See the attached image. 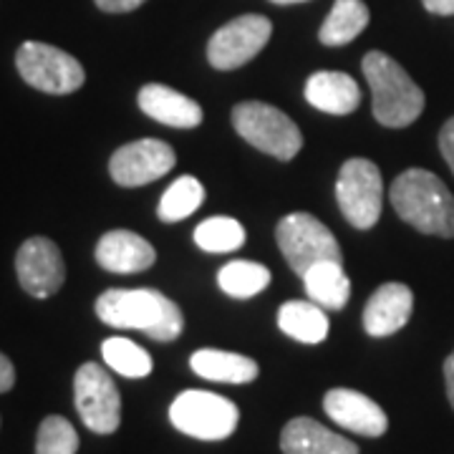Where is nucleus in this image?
Here are the masks:
<instances>
[{
    "instance_id": "1",
    "label": "nucleus",
    "mask_w": 454,
    "mask_h": 454,
    "mask_svg": "<svg viewBox=\"0 0 454 454\" xmlns=\"http://www.w3.org/2000/svg\"><path fill=\"white\" fill-rule=\"evenodd\" d=\"M97 316L112 328L142 331L154 340H175L184 328L182 310L172 298L154 288H112L97 301Z\"/></svg>"
},
{
    "instance_id": "2",
    "label": "nucleus",
    "mask_w": 454,
    "mask_h": 454,
    "mask_svg": "<svg viewBox=\"0 0 454 454\" xmlns=\"http://www.w3.org/2000/svg\"><path fill=\"white\" fill-rule=\"evenodd\" d=\"M389 200L396 215L424 235L454 238V195L429 169H406L394 179Z\"/></svg>"
},
{
    "instance_id": "3",
    "label": "nucleus",
    "mask_w": 454,
    "mask_h": 454,
    "mask_svg": "<svg viewBox=\"0 0 454 454\" xmlns=\"http://www.w3.org/2000/svg\"><path fill=\"white\" fill-rule=\"evenodd\" d=\"M364 76L372 86L373 116L379 124L402 129L424 112V91L402 66L381 51L364 56Z\"/></svg>"
},
{
    "instance_id": "4",
    "label": "nucleus",
    "mask_w": 454,
    "mask_h": 454,
    "mask_svg": "<svg viewBox=\"0 0 454 454\" xmlns=\"http://www.w3.org/2000/svg\"><path fill=\"white\" fill-rule=\"evenodd\" d=\"M232 127L245 142L280 162H291L303 146V134L291 116L262 101L238 104L232 109Z\"/></svg>"
},
{
    "instance_id": "5",
    "label": "nucleus",
    "mask_w": 454,
    "mask_h": 454,
    "mask_svg": "<svg viewBox=\"0 0 454 454\" xmlns=\"http://www.w3.org/2000/svg\"><path fill=\"white\" fill-rule=\"evenodd\" d=\"M16 66L23 82L56 97L74 94L86 82L83 66L71 53L41 41H26L16 53Z\"/></svg>"
},
{
    "instance_id": "6",
    "label": "nucleus",
    "mask_w": 454,
    "mask_h": 454,
    "mask_svg": "<svg viewBox=\"0 0 454 454\" xmlns=\"http://www.w3.org/2000/svg\"><path fill=\"white\" fill-rule=\"evenodd\" d=\"M169 419L179 432L205 442L227 439L240 419L238 406L212 391H182L169 406Z\"/></svg>"
},
{
    "instance_id": "7",
    "label": "nucleus",
    "mask_w": 454,
    "mask_h": 454,
    "mask_svg": "<svg viewBox=\"0 0 454 454\" xmlns=\"http://www.w3.org/2000/svg\"><path fill=\"white\" fill-rule=\"evenodd\" d=\"M276 240L280 253L301 278L321 260H340L339 240L318 217L309 212L286 215L276 227Z\"/></svg>"
},
{
    "instance_id": "8",
    "label": "nucleus",
    "mask_w": 454,
    "mask_h": 454,
    "mask_svg": "<svg viewBox=\"0 0 454 454\" xmlns=\"http://www.w3.org/2000/svg\"><path fill=\"white\" fill-rule=\"evenodd\" d=\"M336 200L343 217L358 230H372L384 207V179L372 160H348L336 179Z\"/></svg>"
},
{
    "instance_id": "9",
    "label": "nucleus",
    "mask_w": 454,
    "mask_h": 454,
    "mask_svg": "<svg viewBox=\"0 0 454 454\" xmlns=\"http://www.w3.org/2000/svg\"><path fill=\"white\" fill-rule=\"evenodd\" d=\"M74 399L82 422L97 434H112L121 424V396L98 364H83L74 376Z\"/></svg>"
},
{
    "instance_id": "10",
    "label": "nucleus",
    "mask_w": 454,
    "mask_h": 454,
    "mask_svg": "<svg viewBox=\"0 0 454 454\" xmlns=\"http://www.w3.org/2000/svg\"><path fill=\"white\" fill-rule=\"evenodd\" d=\"M273 26L265 16H240L225 23L207 43V59L220 71H232L253 61L270 41Z\"/></svg>"
},
{
    "instance_id": "11",
    "label": "nucleus",
    "mask_w": 454,
    "mask_h": 454,
    "mask_svg": "<svg viewBox=\"0 0 454 454\" xmlns=\"http://www.w3.org/2000/svg\"><path fill=\"white\" fill-rule=\"evenodd\" d=\"M177 162L175 149L162 139H139L119 146L109 160L112 179L121 187H142L164 177Z\"/></svg>"
},
{
    "instance_id": "12",
    "label": "nucleus",
    "mask_w": 454,
    "mask_h": 454,
    "mask_svg": "<svg viewBox=\"0 0 454 454\" xmlns=\"http://www.w3.org/2000/svg\"><path fill=\"white\" fill-rule=\"evenodd\" d=\"M16 273L23 291L33 298H49L66 280L61 250L49 238H31L20 245L16 255Z\"/></svg>"
},
{
    "instance_id": "13",
    "label": "nucleus",
    "mask_w": 454,
    "mask_h": 454,
    "mask_svg": "<svg viewBox=\"0 0 454 454\" xmlns=\"http://www.w3.org/2000/svg\"><path fill=\"white\" fill-rule=\"evenodd\" d=\"M325 414L333 422L364 437H381L389 429V417L366 394L354 389H331L324 396Z\"/></svg>"
},
{
    "instance_id": "14",
    "label": "nucleus",
    "mask_w": 454,
    "mask_h": 454,
    "mask_svg": "<svg viewBox=\"0 0 454 454\" xmlns=\"http://www.w3.org/2000/svg\"><path fill=\"white\" fill-rule=\"evenodd\" d=\"M414 310V293L404 283H384L366 301L364 328L373 339H384L402 331Z\"/></svg>"
},
{
    "instance_id": "15",
    "label": "nucleus",
    "mask_w": 454,
    "mask_h": 454,
    "mask_svg": "<svg viewBox=\"0 0 454 454\" xmlns=\"http://www.w3.org/2000/svg\"><path fill=\"white\" fill-rule=\"evenodd\" d=\"M157 260L154 247L129 230H112L97 245V262L109 273H142Z\"/></svg>"
},
{
    "instance_id": "16",
    "label": "nucleus",
    "mask_w": 454,
    "mask_h": 454,
    "mask_svg": "<svg viewBox=\"0 0 454 454\" xmlns=\"http://www.w3.org/2000/svg\"><path fill=\"white\" fill-rule=\"evenodd\" d=\"M283 454H358V447L310 417H295L280 434Z\"/></svg>"
},
{
    "instance_id": "17",
    "label": "nucleus",
    "mask_w": 454,
    "mask_h": 454,
    "mask_svg": "<svg viewBox=\"0 0 454 454\" xmlns=\"http://www.w3.org/2000/svg\"><path fill=\"white\" fill-rule=\"evenodd\" d=\"M139 106L154 121L175 129H192L202 121V106L195 98L184 97L164 83H146L139 91Z\"/></svg>"
},
{
    "instance_id": "18",
    "label": "nucleus",
    "mask_w": 454,
    "mask_h": 454,
    "mask_svg": "<svg viewBox=\"0 0 454 454\" xmlns=\"http://www.w3.org/2000/svg\"><path fill=\"white\" fill-rule=\"evenodd\" d=\"M306 98L318 112L343 116L356 112V106L361 104V89L348 74L318 71L306 82Z\"/></svg>"
},
{
    "instance_id": "19",
    "label": "nucleus",
    "mask_w": 454,
    "mask_h": 454,
    "mask_svg": "<svg viewBox=\"0 0 454 454\" xmlns=\"http://www.w3.org/2000/svg\"><path fill=\"white\" fill-rule=\"evenodd\" d=\"M190 366L197 376L220 384H250L258 379V364L243 354L200 348L190 358Z\"/></svg>"
},
{
    "instance_id": "20",
    "label": "nucleus",
    "mask_w": 454,
    "mask_h": 454,
    "mask_svg": "<svg viewBox=\"0 0 454 454\" xmlns=\"http://www.w3.org/2000/svg\"><path fill=\"white\" fill-rule=\"evenodd\" d=\"M306 293L313 303H318L321 309L340 310L348 298H351V280L343 270L340 260H321L313 268L306 270L303 276Z\"/></svg>"
},
{
    "instance_id": "21",
    "label": "nucleus",
    "mask_w": 454,
    "mask_h": 454,
    "mask_svg": "<svg viewBox=\"0 0 454 454\" xmlns=\"http://www.w3.org/2000/svg\"><path fill=\"white\" fill-rule=\"evenodd\" d=\"M278 325L286 336L301 343H321L328 336V316L313 301H288L278 310Z\"/></svg>"
},
{
    "instance_id": "22",
    "label": "nucleus",
    "mask_w": 454,
    "mask_h": 454,
    "mask_svg": "<svg viewBox=\"0 0 454 454\" xmlns=\"http://www.w3.org/2000/svg\"><path fill=\"white\" fill-rule=\"evenodd\" d=\"M369 8L364 0H336L324 20L318 38L324 46H346L369 26Z\"/></svg>"
},
{
    "instance_id": "23",
    "label": "nucleus",
    "mask_w": 454,
    "mask_h": 454,
    "mask_svg": "<svg viewBox=\"0 0 454 454\" xmlns=\"http://www.w3.org/2000/svg\"><path fill=\"white\" fill-rule=\"evenodd\" d=\"M217 283L230 298H253V295H258L260 291L268 288L270 270L265 265H260V262L232 260V262L220 268Z\"/></svg>"
},
{
    "instance_id": "24",
    "label": "nucleus",
    "mask_w": 454,
    "mask_h": 454,
    "mask_svg": "<svg viewBox=\"0 0 454 454\" xmlns=\"http://www.w3.org/2000/svg\"><path fill=\"white\" fill-rule=\"evenodd\" d=\"M101 356L109 364V369L127 376V379H145L152 373V356L142 346L124 336H112L101 343Z\"/></svg>"
},
{
    "instance_id": "25",
    "label": "nucleus",
    "mask_w": 454,
    "mask_h": 454,
    "mask_svg": "<svg viewBox=\"0 0 454 454\" xmlns=\"http://www.w3.org/2000/svg\"><path fill=\"white\" fill-rule=\"evenodd\" d=\"M205 202V187L195 177H179L169 184V190L160 200V220L162 223H179L190 217Z\"/></svg>"
},
{
    "instance_id": "26",
    "label": "nucleus",
    "mask_w": 454,
    "mask_h": 454,
    "mask_svg": "<svg viewBox=\"0 0 454 454\" xmlns=\"http://www.w3.org/2000/svg\"><path fill=\"white\" fill-rule=\"evenodd\" d=\"M195 243L207 253H232L245 243V227L235 217H210L195 227Z\"/></svg>"
},
{
    "instance_id": "27",
    "label": "nucleus",
    "mask_w": 454,
    "mask_h": 454,
    "mask_svg": "<svg viewBox=\"0 0 454 454\" xmlns=\"http://www.w3.org/2000/svg\"><path fill=\"white\" fill-rule=\"evenodd\" d=\"M79 434L74 424L64 417H46L38 427L35 437V454H76Z\"/></svg>"
},
{
    "instance_id": "28",
    "label": "nucleus",
    "mask_w": 454,
    "mask_h": 454,
    "mask_svg": "<svg viewBox=\"0 0 454 454\" xmlns=\"http://www.w3.org/2000/svg\"><path fill=\"white\" fill-rule=\"evenodd\" d=\"M439 149H442V157L450 164V169L454 172V116L439 131Z\"/></svg>"
},
{
    "instance_id": "29",
    "label": "nucleus",
    "mask_w": 454,
    "mask_h": 454,
    "mask_svg": "<svg viewBox=\"0 0 454 454\" xmlns=\"http://www.w3.org/2000/svg\"><path fill=\"white\" fill-rule=\"evenodd\" d=\"M145 0H97V5L104 13H129L134 8H139Z\"/></svg>"
},
{
    "instance_id": "30",
    "label": "nucleus",
    "mask_w": 454,
    "mask_h": 454,
    "mask_svg": "<svg viewBox=\"0 0 454 454\" xmlns=\"http://www.w3.org/2000/svg\"><path fill=\"white\" fill-rule=\"evenodd\" d=\"M13 384H16V369L11 364V358L0 354V394L13 389Z\"/></svg>"
},
{
    "instance_id": "31",
    "label": "nucleus",
    "mask_w": 454,
    "mask_h": 454,
    "mask_svg": "<svg viewBox=\"0 0 454 454\" xmlns=\"http://www.w3.org/2000/svg\"><path fill=\"white\" fill-rule=\"evenodd\" d=\"M422 3L434 16H454V0H422Z\"/></svg>"
},
{
    "instance_id": "32",
    "label": "nucleus",
    "mask_w": 454,
    "mask_h": 454,
    "mask_svg": "<svg viewBox=\"0 0 454 454\" xmlns=\"http://www.w3.org/2000/svg\"><path fill=\"white\" fill-rule=\"evenodd\" d=\"M444 384H447V399L454 409V351L444 361Z\"/></svg>"
},
{
    "instance_id": "33",
    "label": "nucleus",
    "mask_w": 454,
    "mask_h": 454,
    "mask_svg": "<svg viewBox=\"0 0 454 454\" xmlns=\"http://www.w3.org/2000/svg\"><path fill=\"white\" fill-rule=\"evenodd\" d=\"M270 3H276V5H293V3H303V0H270Z\"/></svg>"
}]
</instances>
